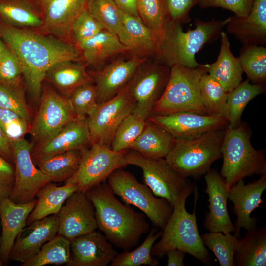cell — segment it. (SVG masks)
Wrapping results in <instances>:
<instances>
[{
	"label": "cell",
	"mask_w": 266,
	"mask_h": 266,
	"mask_svg": "<svg viewBox=\"0 0 266 266\" xmlns=\"http://www.w3.org/2000/svg\"><path fill=\"white\" fill-rule=\"evenodd\" d=\"M31 124L16 113L0 108V127L11 143L23 139Z\"/></svg>",
	"instance_id": "47"
},
{
	"label": "cell",
	"mask_w": 266,
	"mask_h": 266,
	"mask_svg": "<svg viewBox=\"0 0 266 266\" xmlns=\"http://www.w3.org/2000/svg\"><path fill=\"white\" fill-rule=\"evenodd\" d=\"M90 0H54L44 11V24L39 32L73 44L71 37L72 26L87 9Z\"/></svg>",
	"instance_id": "24"
},
{
	"label": "cell",
	"mask_w": 266,
	"mask_h": 266,
	"mask_svg": "<svg viewBox=\"0 0 266 266\" xmlns=\"http://www.w3.org/2000/svg\"><path fill=\"white\" fill-rule=\"evenodd\" d=\"M265 90L264 85L252 84L247 79L228 92L225 117L228 124L232 127L237 126L248 103Z\"/></svg>",
	"instance_id": "34"
},
{
	"label": "cell",
	"mask_w": 266,
	"mask_h": 266,
	"mask_svg": "<svg viewBox=\"0 0 266 266\" xmlns=\"http://www.w3.org/2000/svg\"><path fill=\"white\" fill-rule=\"evenodd\" d=\"M198 195L196 186L194 187L188 182L174 203L168 222L162 230L160 239L152 247L153 256L162 257L168 250L178 249L204 265L210 264V255L202 241L197 223Z\"/></svg>",
	"instance_id": "3"
},
{
	"label": "cell",
	"mask_w": 266,
	"mask_h": 266,
	"mask_svg": "<svg viewBox=\"0 0 266 266\" xmlns=\"http://www.w3.org/2000/svg\"><path fill=\"white\" fill-rule=\"evenodd\" d=\"M204 179L209 211L205 214L204 227L209 232L224 234L234 232L235 227L230 219L227 206L230 188L216 169H210L205 174Z\"/></svg>",
	"instance_id": "20"
},
{
	"label": "cell",
	"mask_w": 266,
	"mask_h": 266,
	"mask_svg": "<svg viewBox=\"0 0 266 266\" xmlns=\"http://www.w3.org/2000/svg\"><path fill=\"white\" fill-rule=\"evenodd\" d=\"M139 15L144 24L164 35L169 20L165 0H137Z\"/></svg>",
	"instance_id": "43"
},
{
	"label": "cell",
	"mask_w": 266,
	"mask_h": 266,
	"mask_svg": "<svg viewBox=\"0 0 266 266\" xmlns=\"http://www.w3.org/2000/svg\"><path fill=\"white\" fill-rule=\"evenodd\" d=\"M37 199L23 204H16L9 198H0V218L1 227L0 254L3 264L8 256L15 239L26 226L27 218L35 206Z\"/></svg>",
	"instance_id": "25"
},
{
	"label": "cell",
	"mask_w": 266,
	"mask_h": 266,
	"mask_svg": "<svg viewBox=\"0 0 266 266\" xmlns=\"http://www.w3.org/2000/svg\"><path fill=\"white\" fill-rule=\"evenodd\" d=\"M199 86L202 102L208 115L225 118L228 92L207 73L202 75Z\"/></svg>",
	"instance_id": "39"
},
{
	"label": "cell",
	"mask_w": 266,
	"mask_h": 266,
	"mask_svg": "<svg viewBox=\"0 0 266 266\" xmlns=\"http://www.w3.org/2000/svg\"><path fill=\"white\" fill-rule=\"evenodd\" d=\"M266 188V175L246 184L243 179L240 180L230 188L228 199L233 203V212L236 216L235 236L238 237L242 228L246 230L257 228V218L250 214L264 202L261 197Z\"/></svg>",
	"instance_id": "21"
},
{
	"label": "cell",
	"mask_w": 266,
	"mask_h": 266,
	"mask_svg": "<svg viewBox=\"0 0 266 266\" xmlns=\"http://www.w3.org/2000/svg\"><path fill=\"white\" fill-rule=\"evenodd\" d=\"M88 144H90V138L86 118H77L46 141L33 145L31 157L36 165L42 159L67 151L80 150Z\"/></svg>",
	"instance_id": "19"
},
{
	"label": "cell",
	"mask_w": 266,
	"mask_h": 266,
	"mask_svg": "<svg viewBox=\"0 0 266 266\" xmlns=\"http://www.w3.org/2000/svg\"><path fill=\"white\" fill-rule=\"evenodd\" d=\"M58 215L57 234L69 241L98 228L94 206L85 192L75 191L71 194Z\"/></svg>",
	"instance_id": "15"
},
{
	"label": "cell",
	"mask_w": 266,
	"mask_h": 266,
	"mask_svg": "<svg viewBox=\"0 0 266 266\" xmlns=\"http://www.w3.org/2000/svg\"><path fill=\"white\" fill-rule=\"evenodd\" d=\"M54 0H35L36 2L42 10L43 13L44 10L48 7V6Z\"/></svg>",
	"instance_id": "55"
},
{
	"label": "cell",
	"mask_w": 266,
	"mask_h": 266,
	"mask_svg": "<svg viewBox=\"0 0 266 266\" xmlns=\"http://www.w3.org/2000/svg\"><path fill=\"white\" fill-rule=\"evenodd\" d=\"M58 214L34 221L25 227L17 236L8 261L24 263L39 253L42 246L58 233Z\"/></svg>",
	"instance_id": "17"
},
{
	"label": "cell",
	"mask_w": 266,
	"mask_h": 266,
	"mask_svg": "<svg viewBox=\"0 0 266 266\" xmlns=\"http://www.w3.org/2000/svg\"><path fill=\"white\" fill-rule=\"evenodd\" d=\"M25 88L23 76L11 81H0V108L13 111L30 122L32 116L25 99Z\"/></svg>",
	"instance_id": "38"
},
{
	"label": "cell",
	"mask_w": 266,
	"mask_h": 266,
	"mask_svg": "<svg viewBox=\"0 0 266 266\" xmlns=\"http://www.w3.org/2000/svg\"><path fill=\"white\" fill-rule=\"evenodd\" d=\"M44 81L67 98L77 87L93 82L85 66L79 61L73 60L62 61L54 64L47 71Z\"/></svg>",
	"instance_id": "27"
},
{
	"label": "cell",
	"mask_w": 266,
	"mask_h": 266,
	"mask_svg": "<svg viewBox=\"0 0 266 266\" xmlns=\"http://www.w3.org/2000/svg\"><path fill=\"white\" fill-rule=\"evenodd\" d=\"M87 10L105 29L117 35L121 25L120 11L113 0H90Z\"/></svg>",
	"instance_id": "44"
},
{
	"label": "cell",
	"mask_w": 266,
	"mask_h": 266,
	"mask_svg": "<svg viewBox=\"0 0 266 266\" xmlns=\"http://www.w3.org/2000/svg\"><path fill=\"white\" fill-rule=\"evenodd\" d=\"M0 20L13 27L39 31L44 13L35 0H0Z\"/></svg>",
	"instance_id": "29"
},
{
	"label": "cell",
	"mask_w": 266,
	"mask_h": 266,
	"mask_svg": "<svg viewBox=\"0 0 266 266\" xmlns=\"http://www.w3.org/2000/svg\"><path fill=\"white\" fill-rule=\"evenodd\" d=\"M1 227V222H0V230ZM0 240H1V236L0 235V266H3V263L1 260V254H0Z\"/></svg>",
	"instance_id": "57"
},
{
	"label": "cell",
	"mask_w": 266,
	"mask_h": 266,
	"mask_svg": "<svg viewBox=\"0 0 266 266\" xmlns=\"http://www.w3.org/2000/svg\"><path fill=\"white\" fill-rule=\"evenodd\" d=\"M146 60L135 56L129 59L120 58L90 73L96 87L97 104L106 101L117 95Z\"/></svg>",
	"instance_id": "16"
},
{
	"label": "cell",
	"mask_w": 266,
	"mask_h": 266,
	"mask_svg": "<svg viewBox=\"0 0 266 266\" xmlns=\"http://www.w3.org/2000/svg\"><path fill=\"white\" fill-rule=\"evenodd\" d=\"M81 158V150H72L42 159L36 166L51 182H65L77 171Z\"/></svg>",
	"instance_id": "35"
},
{
	"label": "cell",
	"mask_w": 266,
	"mask_h": 266,
	"mask_svg": "<svg viewBox=\"0 0 266 266\" xmlns=\"http://www.w3.org/2000/svg\"><path fill=\"white\" fill-rule=\"evenodd\" d=\"M23 67L20 62L7 46L0 55V81L8 82L23 76Z\"/></svg>",
	"instance_id": "48"
},
{
	"label": "cell",
	"mask_w": 266,
	"mask_h": 266,
	"mask_svg": "<svg viewBox=\"0 0 266 266\" xmlns=\"http://www.w3.org/2000/svg\"><path fill=\"white\" fill-rule=\"evenodd\" d=\"M6 47V45L0 37V55Z\"/></svg>",
	"instance_id": "56"
},
{
	"label": "cell",
	"mask_w": 266,
	"mask_h": 266,
	"mask_svg": "<svg viewBox=\"0 0 266 266\" xmlns=\"http://www.w3.org/2000/svg\"><path fill=\"white\" fill-rule=\"evenodd\" d=\"M162 230L157 232V228H152L142 243L132 251L124 250L117 254L110 266H140L149 265L156 266L159 265L157 259L151 254L152 247L159 239Z\"/></svg>",
	"instance_id": "37"
},
{
	"label": "cell",
	"mask_w": 266,
	"mask_h": 266,
	"mask_svg": "<svg viewBox=\"0 0 266 266\" xmlns=\"http://www.w3.org/2000/svg\"><path fill=\"white\" fill-rule=\"evenodd\" d=\"M85 64L98 66L110 58L129 51L117 35L103 29L85 42L80 49Z\"/></svg>",
	"instance_id": "31"
},
{
	"label": "cell",
	"mask_w": 266,
	"mask_h": 266,
	"mask_svg": "<svg viewBox=\"0 0 266 266\" xmlns=\"http://www.w3.org/2000/svg\"><path fill=\"white\" fill-rule=\"evenodd\" d=\"M175 143V139L168 132L147 119L142 133L129 150L147 158H165Z\"/></svg>",
	"instance_id": "30"
},
{
	"label": "cell",
	"mask_w": 266,
	"mask_h": 266,
	"mask_svg": "<svg viewBox=\"0 0 266 266\" xmlns=\"http://www.w3.org/2000/svg\"><path fill=\"white\" fill-rule=\"evenodd\" d=\"M204 245L213 252L221 266H234L239 239L231 233L209 232L200 235Z\"/></svg>",
	"instance_id": "41"
},
{
	"label": "cell",
	"mask_w": 266,
	"mask_h": 266,
	"mask_svg": "<svg viewBox=\"0 0 266 266\" xmlns=\"http://www.w3.org/2000/svg\"><path fill=\"white\" fill-rule=\"evenodd\" d=\"M148 119L163 128L175 140L194 138L228 124L223 117L187 112L165 115H153Z\"/></svg>",
	"instance_id": "18"
},
{
	"label": "cell",
	"mask_w": 266,
	"mask_h": 266,
	"mask_svg": "<svg viewBox=\"0 0 266 266\" xmlns=\"http://www.w3.org/2000/svg\"><path fill=\"white\" fill-rule=\"evenodd\" d=\"M0 37L16 55L31 96L39 103L42 83L48 69L64 60L79 61V49L38 31L13 27L0 20Z\"/></svg>",
	"instance_id": "1"
},
{
	"label": "cell",
	"mask_w": 266,
	"mask_h": 266,
	"mask_svg": "<svg viewBox=\"0 0 266 266\" xmlns=\"http://www.w3.org/2000/svg\"><path fill=\"white\" fill-rule=\"evenodd\" d=\"M165 0L169 19L182 23L189 22V12L198 2V0Z\"/></svg>",
	"instance_id": "50"
},
{
	"label": "cell",
	"mask_w": 266,
	"mask_h": 266,
	"mask_svg": "<svg viewBox=\"0 0 266 266\" xmlns=\"http://www.w3.org/2000/svg\"><path fill=\"white\" fill-rule=\"evenodd\" d=\"M14 185V166L0 153V198H8Z\"/></svg>",
	"instance_id": "51"
},
{
	"label": "cell",
	"mask_w": 266,
	"mask_h": 266,
	"mask_svg": "<svg viewBox=\"0 0 266 266\" xmlns=\"http://www.w3.org/2000/svg\"><path fill=\"white\" fill-rule=\"evenodd\" d=\"M254 0H198L201 8L220 7L233 12L239 17L247 16L252 7Z\"/></svg>",
	"instance_id": "49"
},
{
	"label": "cell",
	"mask_w": 266,
	"mask_h": 266,
	"mask_svg": "<svg viewBox=\"0 0 266 266\" xmlns=\"http://www.w3.org/2000/svg\"><path fill=\"white\" fill-rule=\"evenodd\" d=\"M77 118H86L97 105L94 82L76 88L68 98Z\"/></svg>",
	"instance_id": "45"
},
{
	"label": "cell",
	"mask_w": 266,
	"mask_h": 266,
	"mask_svg": "<svg viewBox=\"0 0 266 266\" xmlns=\"http://www.w3.org/2000/svg\"><path fill=\"white\" fill-rule=\"evenodd\" d=\"M107 180L114 194L125 203L141 210L156 228H165L173 211V207L166 199L156 197L146 185L140 183L123 168L114 170Z\"/></svg>",
	"instance_id": "8"
},
{
	"label": "cell",
	"mask_w": 266,
	"mask_h": 266,
	"mask_svg": "<svg viewBox=\"0 0 266 266\" xmlns=\"http://www.w3.org/2000/svg\"><path fill=\"white\" fill-rule=\"evenodd\" d=\"M12 145L15 185L8 198L15 203H25L35 199L39 190L51 181L33 163L32 143L23 138L12 142Z\"/></svg>",
	"instance_id": "14"
},
{
	"label": "cell",
	"mask_w": 266,
	"mask_h": 266,
	"mask_svg": "<svg viewBox=\"0 0 266 266\" xmlns=\"http://www.w3.org/2000/svg\"><path fill=\"white\" fill-rule=\"evenodd\" d=\"M248 126L240 123L226 126L221 152L223 165L220 174L230 188L245 177L266 175V159L262 150L255 149L250 142Z\"/></svg>",
	"instance_id": "5"
},
{
	"label": "cell",
	"mask_w": 266,
	"mask_h": 266,
	"mask_svg": "<svg viewBox=\"0 0 266 266\" xmlns=\"http://www.w3.org/2000/svg\"><path fill=\"white\" fill-rule=\"evenodd\" d=\"M117 7L129 15L139 17L137 0H112Z\"/></svg>",
	"instance_id": "53"
},
{
	"label": "cell",
	"mask_w": 266,
	"mask_h": 266,
	"mask_svg": "<svg viewBox=\"0 0 266 266\" xmlns=\"http://www.w3.org/2000/svg\"><path fill=\"white\" fill-rule=\"evenodd\" d=\"M66 266H107L118 254L105 235L96 230L70 241Z\"/></svg>",
	"instance_id": "22"
},
{
	"label": "cell",
	"mask_w": 266,
	"mask_h": 266,
	"mask_svg": "<svg viewBox=\"0 0 266 266\" xmlns=\"http://www.w3.org/2000/svg\"><path fill=\"white\" fill-rule=\"evenodd\" d=\"M238 58L248 79L254 84L264 85L266 80V48L264 46H243Z\"/></svg>",
	"instance_id": "40"
},
{
	"label": "cell",
	"mask_w": 266,
	"mask_h": 266,
	"mask_svg": "<svg viewBox=\"0 0 266 266\" xmlns=\"http://www.w3.org/2000/svg\"><path fill=\"white\" fill-rule=\"evenodd\" d=\"M0 153L9 162H13V151L11 142L0 127Z\"/></svg>",
	"instance_id": "52"
},
{
	"label": "cell",
	"mask_w": 266,
	"mask_h": 266,
	"mask_svg": "<svg viewBox=\"0 0 266 266\" xmlns=\"http://www.w3.org/2000/svg\"><path fill=\"white\" fill-rule=\"evenodd\" d=\"M103 29L87 9L78 17L72 26L71 37L72 42L80 50L85 42Z\"/></svg>",
	"instance_id": "46"
},
{
	"label": "cell",
	"mask_w": 266,
	"mask_h": 266,
	"mask_svg": "<svg viewBox=\"0 0 266 266\" xmlns=\"http://www.w3.org/2000/svg\"><path fill=\"white\" fill-rule=\"evenodd\" d=\"M125 159L127 165L136 166L141 169L144 184L155 196L166 199L173 207L188 183L186 177L173 169L165 158H147L128 150Z\"/></svg>",
	"instance_id": "12"
},
{
	"label": "cell",
	"mask_w": 266,
	"mask_h": 266,
	"mask_svg": "<svg viewBox=\"0 0 266 266\" xmlns=\"http://www.w3.org/2000/svg\"><path fill=\"white\" fill-rule=\"evenodd\" d=\"M146 120L133 112L128 115L116 129L111 148L115 151L129 150L142 133Z\"/></svg>",
	"instance_id": "42"
},
{
	"label": "cell",
	"mask_w": 266,
	"mask_h": 266,
	"mask_svg": "<svg viewBox=\"0 0 266 266\" xmlns=\"http://www.w3.org/2000/svg\"><path fill=\"white\" fill-rule=\"evenodd\" d=\"M220 37V49L216 61L204 65L207 73L216 80L227 92H229L242 81L243 72L238 58L231 51L227 34L222 31Z\"/></svg>",
	"instance_id": "28"
},
{
	"label": "cell",
	"mask_w": 266,
	"mask_h": 266,
	"mask_svg": "<svg viewBox=\"0 0 266 266\" xmlns=\"http://www.w3.org/2000/svg\"><path fill=\"white\" fill-rule=\"evenodd\" d=\"M227 124L186 140H175L165 158L170 166L184 177L198 179L222 157L221 148Z\"/></svg>",
	"instance_id": "6"
},
{
	"label": "cell",
	"mask_w": 266,
	"mask_h": 266,
	"mask_svg": "<svg viewBox=\"0 0 266 266\" xmlns=\"http://www.w3.org/2000/svg\"><path fill=\"white\" fill-rule=\"evenodd\" d=\"M77 191L76 185L65 183L58 186L51 181L42 187L37 192V203L29 215L26 225L48 216L58 214L65 201Z\"/></svg>",
	"instance_id": "32"
},
{
	"label": "cell",
	"mask_w": 266,
	"mask_h": 266,
	"mask_svg": "<svg viewBox=\"0 0 266 266\" xmlns=\"http://www.w3.org/2000/svg\"><path fill=\"white\" fill-rule=\"evenodd\" d=\"M93 204L97 228L115 246L128 250L134 247L149 225L142 213L121 203L104 182L85 192Z\"/></svg>",
	"instance_id": "2"
},
{
	"label": "cell",
	"mask_w": 266,
	"mask_h": 266,
	"mask_svg": "<svg viewBox=\"0 0 266 266\" xmlns=\"http://www.w3.org/2000/svg\"><path fill=\"white\" fill-rule=\"evenodd\" d=\"M205 73H207V69L202 64L196 68L179 66L171 67L167 84L151 115L181 112L208 115L202 102L199 86L200 79Z\"/></svg>",
	"instance_id": "7"
},
{
	"label": "cell",
	"mask_w": 266,
	"mask_h": 266,
	"mask_svg": "<svg viewBox=\"0 0 266 266\" xmlns=\"http://www.w3.org/2000/svg\"></svg>",
	"instance_id": "58"
},
{
	"label": "cell",
	"mask_w": 266,
	"mask_h": 266,
	"mask_svg": "<svg viewBox=\"0 0 266 266\" xmlns=\"http://www.w3.org/2000/svg\"><path fill=\"white\" fill-rule=\"evenodd\" d=\"M229 17L223 20L195 21V28L184 32L182 23L169 20L158 51L154 57L158 62L170 67L179 66L196 68L199 64L195 54L206 44L220 37Z\"/></svg>",
	"instance_id": "4"
},
{
	"label": "cell",
	"mask_w": 266,
	"mask_h": 266,
	"mask_svg": "<svg viewBox=\"0 0 266 266\" xmlns=\"http://www.w3.org/2000/svg\"><path fill=\"white\" fill-rule=\"evenodd\" d=\"M186 252L178 249H172L168 250L166 255L167 256L168 266H183Z\"/></svg>",
	"instance_id": "54"
},
{
	"label": "cell",
	"mask_w": 266,
	"mask_h": 266,
	"mask_svg": "<svg viewBox=\"0 0 266 266\" xmlns=\"http://www.w3.org/2000/svg\"><path fill=\"white\" fill-rule=\"evenodd\" d=\"M120 11L121 25L117 36L120 42L132 53L133 56L154 57L163 35L146 26L140 17Z\"/></svg>",
	"instance_id": "23"
},
{
	"label": "cell",
	"mask_w": 266,
	"mask_h": 266,
	"mask_svg": "<svg viewBox=\"0 0 266 266\" xmlns=\"http://www.w3.org/2000/svg\"><path fill=\"white\" fill-rule=\"evenodd\" d=\"M237 266H266V228L247 230L244 238L239 239L234 255Z\"/></svg>",
	"instance_id": "33"
},
{
	"label": "cell",
	"mask_w": 266,
	"mask_h": 266,
	"mask_svg": "<svg viewBox=\"0 0 266 266\" xmlns=\"http://www.w3.org/2000/svg\"><path fill=\"white\" fill-rule=\"evenodd\" d=\"M71 259L70 241L57 234L45 243L40 251L21 266H43L49 264H67Z\"/></svg>",
	"instance_id": "36"
},
{
	"label": "cell",
	"mask_w": 266,
	"mask_h": 266,
	"mask_svg": "<svg viewBox=\"0 0 266 266\" xmlns=\"http://www.w3.org/2000/svg\"><path fill=\"white\" fill-rule=\"evenodd\" d=\"M81 151V158L77 171L65 182L75 184L77 191L85 193L104 182L114 170L127 165L125 159L127 150L115 151L96 143Z\"/></svg>",
	"instance_id": "9"
},
{
	"label": "cell",
	"mask_w": 266,
	"mask_h": 266,
	"mask_svg": "<svg viewBox=\"0 0 266 266\" xmlns=\"http://www.w3.org/2000/svg\"><path fill=\"white\" fill-rule=\"evenodd\" d=\"M226 26L227 32L243 46H264L266 43V0H254L247 16L230 17Z\"/></svg>",
	"instance_id": "26"
},
{
	"label": "cell",
	"mask_w": 266,
	"mask_h": 266,
	"mask_svg": "<svg viewBox=\"0 0 266 266\" xmlns=\"http://www.w3.org/2000/svg\"><path fill=\"white\" fill-rule=\"evenodd\" d=\"M136 102L128 84L115 96L97 104L86 118L90 144L100 143L111 148L115 133L121 122L133 112Z\"/></svg>",
	"instance_id": "11"
},
{
	"label": "cell",
	"mask_w": 266,
	"mask_h": 266,
	"mask_svg": "<svg viewBox=\"0 0 266 266\" xmlns=\"http://www.w3.org/2000/svg\"><path fill=\"white\" fill-rule=\"evenodd\" d=\"M39 103L29 131L36 144L50 138L66 124L77 119L69 98L45 82L42 83Z\"/></svg>",
	"instance_id": "10"
},
{
	"label": "cell",
	"mask_w": 266,
	"mask_h": 266,
	"mask_svg": "<svg viewBox=\"0 0 266 266\" xmlns=\"http://www.w3.org/2000/svg\"><path fill=\"white\" fill-rule=\"evenodd\" d=\"M170 67L155 58L144 62L128 83L129 90L136 101L133 113L147 119L156 102L162 95L168 81Z\"/></svg>",
	"instance_id": "13"
}]
</instances>
